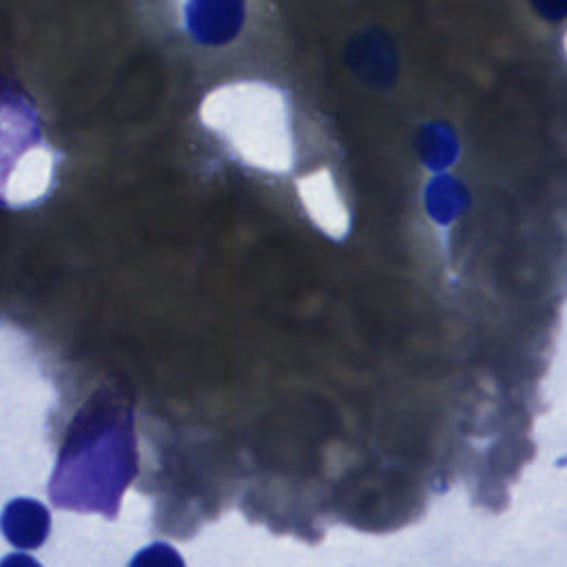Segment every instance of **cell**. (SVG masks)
<instances>
[{
    "label": "cell",
    "instance_id": "cell-1",
    "mask_svg": "<svg viewBox=\"0 0 567 567\" xmlns=\"http://www.w3.org/2000/svg\"><path fill=\"white\" fill-rule=\"evenodd\" d=\"M135 467L131 410L95 405L93 399L69 427L49 485L51 501L58 507L102 512L113 518Z\"/></svg>",
    "mask_w": 567,
    "mask_h": 567
},
{
    "label": "cell",
    "instance_id": "cell-2",
    "mask_svg": "<svg viewBox=\"0 0 567 567\" xmlns=\"http://www.w3.org/2000/svg\"><path fill=\"white\" fill-rule=\"evenodd\" d=\"M199 120L250 168L284 175L295 164L290 100L268 82L241 80L213 89L202 102Z\"/></svg>",
    "mask_w": 567,
    "mask_h": 567
},
{
    "label": "cell",
    "instance_id": "cell-3",
    "mask_svg": "<svg viewBox=\"0 0 567 567\" xmlns=\"http://www.w3.org/2000/svg\"><path fill=\"white\" fill-rule=\"evenodd\" d=\"M44 148L40 124L33 106L22 97L9 91L0 93V202L4 199V186L20 162L29 151Z\"/></svg>",
    "mask_w": 567,
    "mask_h": 567
},
{
    "label": "cell",
    "instance_id": "cell-4",
    "mask_svg": "<svg viewBox=\"0 0 567 567\" xmlns=\"http://www.w3.org/2000/svg\"><path fill=\"white\" fill-rule=\"evenodd\" d=\"M0 529L13 547L35 549L49 536L51 514L33 498H13L0 514Z\"/></svg>",
    "mask_w": 567,
    "mask_h": 567
},
{
    "label": "cell",
    "instance_id": "cell-5",
    "mask_svg": "<svg viewBox=\"0 0 567 567\" xmlns=\"http://www.w3.org/2000/svg\"><path fill=\"white\" fill-rule=\"evenodd\" d=\"M128 567H186L179 551L168 543H151L140 549Z\"/></svg>",
    "mask_w": 567,
    "mask_h": 567
},
{
    "label": "cell",
    "instance_id": "cell-6",
    "mask_svg": "<svg viewBox=\"0 0 567 567\" xmlns=\"http://www.w3.org/2000/svg\"><path fill=\"white\" fill-rule=\"evenodd\" d=\"M0 567H42V565L27 554H9L0 560Z\"/></svg>",
    "mask_w": 567,
    "mask_h": 567
}]
</instances>
